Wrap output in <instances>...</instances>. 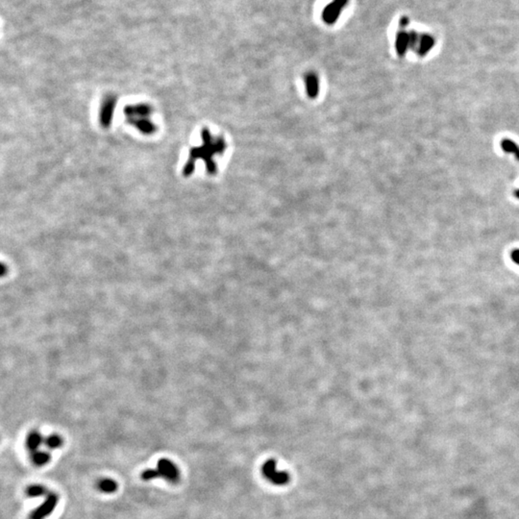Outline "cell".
I'll use <instances>...</instances> for the list:
<instances>
[{"label": "cell", "instance_id": "cell-1", "mask_svg": "<svg viewBox=\"0 0 519 519\" xmlns=\"http://www.w3.org/2000/svg\"><path fill=\"white\" fill-rule=\"evenodd\" d=\"M261 472L266 480L276 486H285L290 482V474L287 471L279 470L274 459L266 460L261 467Z\"/></svg>", "mask_w": 519, "mask_h": 519}, {"label": "cell", "instance_id": "cell-2", "mask_svg": "<svg viewBox=\"0 0 519 519\" xmlns=\"http://www.w3.org/2000/svg\"><path fill=\"white\" fill-rule=\"evenodd\" d=\"M349 0H333L322 11L321 18L327 25H334L339 18L343 9L348 5Z\"/></svg>", "mask_w": 519, "mask_h": 519}, {"label": "cell", "instance_id": "cell-3", "mask_svg": "<svg viewBox=\"0 0 519 519\" xmlns=\"http://www.w3.org/2000/svg\"><path fill=\"white\" fill-rule=\"evenodd\" d=\"M157 465V471L160 477L166 479L171 484H177L180 481V470L172 460L168 458H161Z\"/></svg>", "mask_w": 519, "mask_h": 519}, {"label": "cell", "instance_id": "cell-4", "mask_svg": "<svg viewBox=\"0 0 519 519\" xmlns=\"http://www.w3.org/2000/svg\"><path fill=\"white\" fill-rule=\"evenodd\" d=\"M59 502V496L55 492H48L46 495V500L43 504L34 510L29 516V519H46L48 518Z\"/></svg>", "mask_w": 519, "mask_h": 519}, {"label": "cell", "instance_id": "cell-5", "mask_svg": "<svg viewBox=\"0 0 519 519\" xmlns=\"http://www.w3.org/2000/svg\"><path fill=\"white\" fill-rule=\"evenodd\" d=\"M397 54L399 56H404L410 47V33L403 29L398 31L395 41Z\"/></svg>", "mask_w": 519, "mask_h": 519}, {"label": "cell", "instance_id": "cell-6", "mask_svg": "<svg viewBox=\"0 0 519 519\" xmlns=\"http://www.w3.org/2000/svg\"><path fill=\"white\" fill-rule=\"evenodd\" d=\"M434 46H435V39L432 36H429L428 34L421 35V36H419L418 44H417L415 51L417 52V54L419 56L424 57L425 55H427L429 51L434 47Z\"/></svg>", "mask_w": 519, "mask_h": 519}, {"label": "cell", "instance_id": "cell-7", "mask_svg": "<svg viewBox=\"0 0 519 519\" xmlns=\"http://www.w3.org/2000/svg\"><path fill=\"white\" fill-rule=\"evenodd\" d=\"M44 442H45V440L43 439V437L41 436L40 433L32 432L27 437L26 446L29 449V451L36 452V451H38L39 447L41 446V444L44 443Z\"/></svg>", "mask_w": 519, "mask_h": 519}, {"label": "cell", "instance_id": "cell-8", "mask_svg": "<svg viewBox=\"0 0 519 519\" xmlns=\"http://www.w3.org/2000/svg\"><path fill=\"white\" fill-rule=\"evenodd\" d=\"M97 489L104 493H113L118 489V483L111 478H104L98 481Z\"/></svg>", "mask_w": 519, "mask_h": 519}, {"label": "cell", "instance_id": "cell-9", "mask_svg": "<svg viewBox=\"0 0 519 519\" xmlns=\"http://www.w3.org/2000/svg\"><path fill=\"white\" fill-rule=\"evenodd\" d=\"M501 147L504 152L514 154L516 159L519 161V145L517 144L513 139H510V138L502 139Z\"/></svg>", "mask_w": 519, "mask_h": 519}, {"label": "cell", "instance_id": "cell-10", "mask_svg": "<svg viewBox=\"0 0 519 519\" xmlns=\"http://www.w3.org/2000/svg\"><path fill=\"white\" fill-rule=\"evenodd\" d=\"M32 461L37 466H43L50 460V455L46 451H36L32 454Z\"/></svg>", "mask_w": 519, "mask_h": 519}, {"label": "cell", "instance_id": "cell-11", "mask_svg": "<svg viewBox=\"0 0 519 519\" xmlns=\"http://www.w3.org/2000/svg\"><path fill=\"white\" fill-rule=\"evenodd\" d=\"M47 493H48L47 489L41 485H33V486L28 487V489H26V494L28 497H31V498L42 497L44 495H46Z\"/></svg>", "mask_w": 519, "mask_h": 519}, {"label": "cell", "instance_id": "cell-12", "mask_svg": "<svg viewBox=\"0 0 519 519\" xmlns=\"http://www.w3.org/2000/svg\"><path fill=\"white\" fill-rule=\"evenodd\" d=\"M45 443H46V446L49 449H57V448L61 447V445L63 444V440H62L61 437L58 436V435H51V436L46 438V440H45Z\"/></svg>", "mask_w": 519, "mask_h": 519}, {"label": "cell", "instance_id": "cell-13", "mask_svg": "<svg viewBox=\"0 0 519 519\" xmlns=\"http://www.w3.org/2000/svg\"><path fill=\"white\" fill-rule=\"evenodd\" d=\"M511 259L519 265V248H516L511 252Z\"/></svg>", "mask_w": 519, "mask_h": 519}, {"label": "cell", "instance_id": "cell-14", "mask_svg": "<svg viewBox=\"0 0 519 519\" xmlns=\"http://www.w3.org/2000/svg\"><path fill=\"white\" fill-rule=\"evenodd\" d=\"M515 196H516L517 198L519 199V190H517V191L515 192Z\"/></svg>", "mask_w": 519, "mask_h": 519}]
</instances>
